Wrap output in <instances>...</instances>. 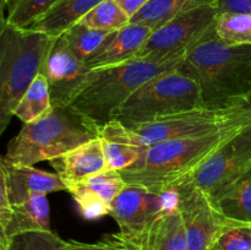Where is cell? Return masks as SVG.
Returning a JSON list of instances; mask_svg holds the SVG:
<instances>
[{"label": "cell", "mask_w": 251, "mask_h": 250, "mask_svg": "<svg viewBox=\"0 0 251 250\" xmlns=\"http://www.w3.org/2000/svg\"><path fill=\"white\" fill-rule=\"evenodd\" d=\"M179 70L198 82L202 107H234L251 96V44L225 43L213 26L185 54Z\"/></svg>", "instance_id": "1"}, {"label": "cell", "mask_w": 251, "mask_h": 250, "mask_svg": "<svg viewBox=\"0 0 251 250\" xmlns=\"http://www.w3.org/2000/svg\"><path fill=\"white\" fill-rule=\"evenodd\" d=\"M248 125V124H247ZM247 125L199 137L176 139L145 147L140 158L120 171L126 184L142 185L163 194L174 188Z\"/></svg>", "instance_id": "2"}, {"label": "cell", "mask_w": 251, "mask_h": 250, "mask_svg": "<svg viewBox=\"0 0 251 250\" xmlns=\"http://www.w3.org/2000/svg\"><path fill=\"white\" fill-rule=\"evenodd\" d=\"M184 56L174 59L135 58L119 65L91 70L85 83L69 103L102 129L144 83L180 68Z\"/></svg>", "instance_id": "3"}, {"label": "cell", "mask_w": 251, "mask_h": 250, "mask_svg": "<svg viewBox=\"0 0 251 250\" xmlns=\"http://www.w3.org/2000/svg\"><path fill=\"white\" fill-rule=\"evenodd\" d=\"M250 123L251 107L245 100L230 108L199 107L130 126L114 119L100 129V136L134 146L150 147L169 140L205 136Z\"/></svg>", "instance_id": "4"}, {"label": "cell", "mask_w": 251, "mask_h": 250, "mask_svg": "<svg viewBox=\"0 0 251 250\" xmlns=\"http://www.w3.org/2000/svg\"><path fill=\"white\" fill-rule=\"evenodd\" d=\"M100 132V127L96 123L70 105L53 107L41 119L24 125L9 142L1 161L19 166L50 161L97 139Z\"/></svg>", "instance_id": "5"}, {"label": "cell", "mask_w": 251, "mask_h": 250, "mask_svg": "<svg viewBox=\"0 0 251 250\" xmlns=\"http://www.w3.org/2000/svg\"><path fill=\"white\" fill-rule=\"evenodd\" d=\"M0 43V134L14 117L17 104L41 74L51 37L21 28L1 17Z\"/></svg>", "instance_id": "6"}, {"label": "cell", "mask_w": 251, "mask_h": 250, "mask_svg": "<svg viewBox=\"0 0 251 250\" xmlns=\"http://www.w3.org/2000/svg\"><path fill=\"white\" fill-rule=\"evenodd\" d=\"M179 69L144 83L115 112L114 119L130 126L202 107L198 82Z\"/></svg>", "instance_id": "7"}, {"label": "cell", "mask_w": 251, "mask_h": 250, "mask_svg": "<svg viewBox=\"0 0 251 250\" xmlns=\"http://www.w3.org/2000/svg\"><path fill=\"white\" fill-rule=\"evenodd\" d=\"M215 4L190 10L154 29L136 58L174 59L185 56L215 26Z\"/></svg>", "instance_id": "8"}, {"label": "cell", "mask_w": 251, "mask_h": 250, "mask_svg": "<svg viewBox=\"0 0 251 250\" xmlns=\"http://www.w3.org/2000/svg\"><path fill=\"white\" fill-rule=\"evenodd\" d=\"M178 208L176 188L158 194L142 185L126 184L113 202L110 216L123 235L137 242L159 217Z\"/></svg>", "instance_id": "9"}, {"label": "cell", "mask_w": 251, "mask_h": 250, "mask_svg": "<svg viewBox=\"0 0 251 250\" xmlns=\"http://www.w3.org/2000/svg\"><path fill=\"white\" fill-rule=\"evenodd\" d=\"M251 169V123L233 135L186 178L211 199Z\"/></svg>", "instance_id": "10"}, {"label": "cell", "mask_w": 251, "mask_h": 250, "mask_svg": "<svg viewBox=\"0 0 251 250\" xmlns=\"http://www.w3.org/2000/svg\"><path fill=\"white\" fill-rule=\"evenodd\" d=\"M174 188L186 232L188 250H210L225 228L234 220L226 217L212 199L188 178Z\"/></svg>", "instance_id": "11"}, {"label": "cell", "mask_w": 251, "mask_h": 250, "mask_svg": "<svg viewBox=\"0 0 251 250\" xmlns=\"http://www.w3.org/2000/svg\"><path fill=\"white\" fill-rule=\"evenodd\" d=\"M91 70L61 36L51 37L41 74L50 88L53 107H66L80 91Z\"/></svg>", "instance_id": "12"}, {"label": "cell", "mask_w": 251, "mask_h": 250, "mask_svg": "<svg viewBox=\"0 0 251 250\" xmlns=\"http://www.w3.org/2000/svg\"><path fill=\"white\" fill-rule=\"evenodd\" d=\"M153 29L141 24H127L126 26L108 33L95 53L86 60L90 70L119 65L137 56L150 38Z\"/></svg>", "instance_id": "13"}, {"label": "cell", "mask_w": 251, "mask_h": 250, "mask_svg": "<svg viewBox=\"0 0 251 250\" xmlns=\"http://www.w3.org/2000/svg\"><path fill=\"white\" fill-rule=\"evenodd\" d=\"M0 176L5 179L11 206L34 195H47L66 190V184L56 173L41 171L33 166H19L0 161Z\"/></svg>", "instance_id": "14"}, {"label": "cell", "mask_w": 251, "mask_h": 250, "mask_svg": "<svg viewBox=\"0 0 251 250\" xmlns=\"http://www.w3.org/2000/svg\"><path fill=\"white\" fill-rule=\"evenodd\" d=\"M49 163L65 184L82 180L107 169L100 137L50 159Z\"/></svg>", "instance_id": "15"}, {"label": "cell", "mask_w": 251, "mask_h": 250, "mask_svg": "<svg viewBox=\"0 0 251 250\" xmlns=\"http://www.w3.org/2000/svg\"><path fill=\"white\" fill-rule=\"evenodd\" d=\"M50 232V207L47 195H34L12 206L9 223L0 233V240H9L27 232Z\"/></svg>", "instance_id": "16"}, {"label": "cell", "mask_w": 251, "mask_h": 250, "mask_svg": "<svg viewBox=\"0 0 251 250\" xmlns=\"http://www.w3.org/2000/svg\"><path fill=\"white\" fill-rule=\"evenodd\" d=\"M137 242L140 250H188L185 227L179 208L159 217Z\"/></svg>", "instance_id": "17"}, {"label": "cell", "mask_w": 251, "mask_h": 250, "mask_svg": "<svg viewBox=\"0 0 251 250\" xmlns=\"http://www.w3.org/2000/svg\"><path fill=\"white\" fill-rule=\"evenodd\" d=\"M103 0H58L46 14L39 17L29 28L58 37L80 22L93 7Z\"/></svg>", "instance_id": "18"}, {"label": "cell", "mask_w": 251, "mask_h": 250, "mask_svg": "<svg viewBox=\"0 0 251 250\" xmlns=\"http://www.w3.org/2000/svg\"><path fill=\"white\" fill-rule=\"evenodd\" d=\"M215 2L216 0H149L130 22L145 25L154 31L190 10Z\"/></svg>", "instance_id": "19"}, {"label": "cell", "mask_w": 251, "mask_h": 250, "mask_svg": "<svg viewBox=\"0 0 251 250\" xmlns=\"http://www.w3.org/2000/svg\"><path fill=\"white\" fill-rule=\"evenodd\" d=\"M226 217L251 223V169L212 199Z\"/></svg>", "instance_id": "20"}, {"label": "cell", "mask_w": 251, "mask_h": 250, "mask_svg": "<svg viewBox=\"0 0 251 250\" xmlns=\"http://www.w3.org/2000/svg\"><path fill=\"white\" fill-rule=\"evenodd\" d=\"M51 108L50 88L44 75L39 74L17 104L14 117L19 118L24 124H29L48 114Z\"/></svg>", "instance_id": "21"}, {"label": "cell", "mask_w": 251, "mask_h": 250, "mask_svg": "<svg viewBox=\"0 0 251 250\" xmlns=\"http://www.w3.org/2000/svg\"><path fill=\"white\" fill-rule=\"evenodd\" d=\"M58 0H1V12L6 9V22L21 28L31 27Z\"/></svg>", "instance_id": "22"}, {"label": "cell", "mask_w": 251, "mask_h": 250, "mask_svg": "<svg viewBox=\"0 0 251 250\" xmlns=\"http://www.w3.org/2000/svg\"><path fill=\"white\" fill-rule=\"evenodd\" d=\"M108 33L109 31L91 28V27L83 25L82 22H77L70 28L66 29L60 36L65 39L66 44L74 51V54L86 63V60L102 44Z\"/></svg>", "instance_id": "23"}, {"label": "cell", "mask_w": 251, "mask_h": 250, "mask_svg": "<svg viewBox=\"0 0 251 250\" xmlns=\"http://www.w3.org/2000/svg\"><path fill=\"white\" fill-rule=\"evenodd\" d=\"M218 38L227 44H251V14H221L215 24Z\"/></svg>", "instance_id": "24"}, {"label": "cell", "mask_w": 251, "mask_h": 250, "mask_svg": "<svg viewBox=\"0 0 251 250\" xmlns=\"http://www.w3.org/2000/svg\"><path fill=\"white\" fill-rule=\"evenodd\" d=\"M0 250H69L68 242L50 232H27L0 240Z\"/></svg>", "instance_id": "25"}, {"label": "cell", "mask_w": 251, "mask_h": 250, "mask_svg": "<svg viewBox=\"0 0 251 250\" xmlns=\"http://www.w3.org/2000/svg\"><path fill=\"white\" fill-rule=\"evenodd\" d=\"M80 22L91 28L115 31L130 24V17L120 9L114 0H103L93 7Z\"/></svg>", "instance_id": "26"}, {"label": "cell", "mask_w": 251, "mask_h": 250, "mask_svg": "<svg viewBox=\"0 0 251 250\" xmlns=\"http://www.w3.org/2000/svg\"><path fill=\"white\" fill-rule=\"evenodd\" d=\"M66 191L73 196L77 203L80 213L86 220H98L103 216H110L112 206L93 194L81 180L66 183Z\"/></svg>", "instance_id": "27"}, {"label": "cell", "mask_w": 251, "mask_h": 250, "mask_svg": "<svg viewBox=\"0 0 251 250\" xmlns=\"http://www.w3.org/2000/svg\"><path fill=\"white\" fill-rule=\"evenodd\" d=\"M78 181V180H77ZM83 184L93 194L102 199L104 202L112 206L123 189L126 185V181L122 176L120 172L114 169H104L97 174L82 179Z\"/></svg>", "instance_id": "28"}, {"label": "cell", "mask_w": 251, "mask_h": 250, "mask_svg": "<svg viewBox=\"0 0 251 250\" xmlns=\"http://www.w3.org/2000/svg\"><path fill=\"white\" fill-rule=\"evenodd\" d=\"M100 140H102L107 168L118 172L124 171L132 166L140 158L145 149V147L134 146V145L124 144V142L112 141L103 137H100Z\"/></svg>", "instance_id": "29"}, {"label": "cell", "mask_w": 251, "mask_h": 250, "mask_svg": "<svg viewBox=\"0 0 251 250\" xmlns=\"http://www.w3.org/2000/svg\"><path fill=\"white\" fill-rule=\"evenodd\" d=\"M216 250H251V223L233 221L213 244Z\"/></svg>", "instance_id": "30"}, {"label": "cell", "mask_w": 251, "mask_h": 250, "mask_svg": "<svg viewBox=\"0 0 251 250\" xmlns=\"http://www.w3.org/2000/svg\"><path fill=\"white\" fill-rule=\"evenodd\" d=\"M69 250H140L139 242L126 238L122 233L107 234L96 243L68 240Z\"/></svg>", "instance_id": "31"}, {"label": "cell", "mask_w": 251, "mask_h": 250, "mask_svg": "<svg viewBox=\"0 0 251 250\" xmlns=\"http://www.w3.org/2000/svg\"><path fill=\"white\" fill-rule=\"evenodd\" d=\"M216 9L221 14H251V0H216Z\"/></svg>", "instance_id": "32"}, {"label": "cell", "mask_w": 251, "mask_h": 250, "mask_svg": "<svg viewBox=\"0 0 251 250\" xmlns=\"http://www.w3.org/2000/svg\"><path fill=\"white\" fill-rule=\"evenodd\" d=\"M114 1L131 20L149 2V0H114Z\"/></svg>", "instance_id": "33"}, {"label": "cell", "mask_w": 251, "mask_h": 250, "mask_svg": "<svg viewBox=\"0 0 251 250\" xmlns=\"http://www.w3.org/2000/svg\"><path fill=\"white\" fill-rule=\"evenodd\" d=\"M247 102H248V104H249L250 107H251V96H250L249 98H248V100H247Z\"/></svg>", "instance_id": "34"}, {"label": "cell", "mask_w": 251, "mask_h": 250, "mask_svg": "<svg viewBox=\"0 0 251 250\" xmlns=\"http://www.w3.org/2000/svg\"><path fill=\"white\" fill-rule=\"evenodd\" d=\"M212 250H216V249H213V248H212Z\"/></svg>", "instance_id": "35"}, {"label": "cell", "mask_w": 251, "mask_h": 250, "mask_svg": "<svg viewBox=\"0 0 251 250\" xmlns=\"http://www.w3.org/2000/svg\"><path fill=\"white\" fill-rule=\"evenodd\" d=\"M210 250H212V248H211V249H210Z\"/></svg>", "instance_id": "36"}]
</instances>
